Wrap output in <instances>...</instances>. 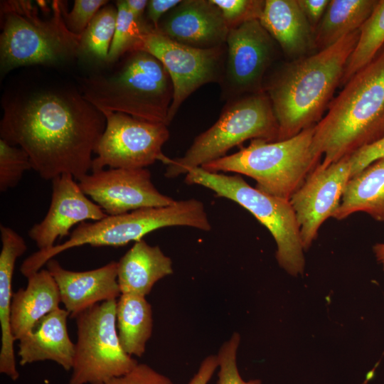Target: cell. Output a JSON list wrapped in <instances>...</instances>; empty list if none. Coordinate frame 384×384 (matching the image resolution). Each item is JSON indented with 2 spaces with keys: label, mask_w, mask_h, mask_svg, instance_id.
Instances as JSON below:
<instances>
[{
  "label": "cell",
  "mask_w": 384,
  "mask_h": 384,
  "mask_svg": "<svg viewBox=\"0 0 384 384\" xmlns=\"http://www.w3.org/2000/svg\"><path fill=\"white\" fill-rule=\"evenodd\" d=\"M2 107L1 139L23 149L42 178L70 174L79 181L89 174L106 118L82 94L39 89L9 97Z\"/></svg>",
  "instance_id": "cell-1"
},
{
  "label": "cell",
  "mask_w": 384,
  "mask_h": 384,
  "mask_svg": "<svg viewBox=\"0 0 384 384\" xmlns=\"http://www.w3.org/2000/svg\"><path fill=\"white\" fill-rule=\"evenodd\" d=\"M359 30L316 53L299 58L272 78L264 90L278 124L277 141L289 139L315 125L341 82Z\"/></svg>",
  "instance_id": "cell-2"
},
{
  "label": "cell",
  "mask_w": 384,
  "mask_h": 384,
  "mask_svg": "<svg viewBox=\"0 0 384 384\" xmlns=\"http://www.w3.org/2000/svg\"><path fill=\"white\" fill-rule=\"evenodd\" d=\"M384 136V49L354 74L314 126L312 146L326 167Z\"/></svg>",
  "instance_id": "cell-3"
},
{
  "label": "cell",
  "mask_w": 384,
  "mask_h": 384,
  "mask_svg": "<svg viewBox=\"0 0 384 384\" xmlns=\"http://www.w3.org/2000/svg\"><path fill=\"white\" fill-rule=\"evenodd\" d=\"M107 75L81 80V94L102 112H120L168 126L174 97L171 79L164 65L142 50L127 53Z\"/></svg>",
  "instance_id": "cell-4"
},
{
  "label": "cell",
  "mask_w": 384,
  "mask_h": 384,
  "mask_svg": "<svg viewBox=\"0 0 384 384\" xmlns=\"http://www.w3.org/2000/svg\"><path fill=\"white\" fill-rule=\"evenodd\" d=\"M51 13L43 19L31 1H1L2 74L21 66L55 65L79 55L80 35L67 27L61 1H52Z\"/></svg>",
  "instance_id": "cell-5"
},
{
  "label": "cell",
  "mask_w": 384,
  "mask_h": 384,
  "mask_svg": "<svg viewBox=\"0 0 384 384\" xmlns=\"http://www.w3.org/2000/svg\"><path fill=\"white\" fill-rule=\"evenodd\" d=\"M170 226H188L209 231V222L203 203L191 198L176 201L171 205L146 208L117 215H107L93 223L79 224L69 238L48 250H38L22 263L20 271L27 277L43 269L57 255L76 247H120L143 239L148 233Z\"/></svg>",
  "instance_id": "cell-6"
},
{
  "label": "cell",
  "mask_w": 384,
  "mask_h": 384,
  "mask_svg": "<svg viewBox=\"0 0 384 384\" xmlns=\"http://www.w3.org/2000/svg\"><path fill=\"white\" fill-rule=\"evenodd\" d=\"M314 126L285 140L252 139L248 146L201 167L247 176L256 181L257 190L289 200L320 164L312 146Z\"/></svg>",
  "instance_id": "cell-7"
},
{
  "label": "cell",
  "mask_w": 384,
  "mask_h": 384,
  "mask_svg": "<svg viewBox=\"0 0 384 384\" xmlns=\"http://www.w3.org/2000/svg\"><path fill=\"white\" fill-rule=\"evenodd\" d=\"M278 124L265 90L227 101L218 120L197 136L185 154L167 158L164 176L175 178L193 168L220 159L248 139L277 140Z\"/></svg>",
  "instance_id": "cell-8"
},
{
  "label": "cell",
  "mask_w": 384,
  "mask_h": 384,
  "mask_svg": "<svg viewBox=\"0 0 384 384\" xmlns=\"http://www.w3.org/2000/svg\"><path fill=\"white\" fill-rule=\"evenodd\" d=\"M185 182L209 188L218 196L232 200L247 210L274 238L279 265L292 276L303 274L304 250L299 226L289 200L252 187L239 174L209 172L201 167L190 169L186 174Z\"/></svg>",
  "instance_id": "cell-9"
},
{
  "label": "cell",
  "mask_w": 384,
  "mask_h": 384,
  "mask_svg": "<svg viewBox=\"0 0 384 384\" xmlns=\"http://www.w3.org/2000/svg\"><path fill=\"white\" fill-rule=\"evenodd\" d=\"M116 304L117 299L99 303L74 317L77 341L68 384H106L137 365L120 344Z\"/></svg>",
  "instance_id": "cell-10"
},
{
  "label": "cell",
  "mask_w": 384,
  "mask_h": 384,
  "mask_svg": "<svg viewBox=\"0 0 384 384\" xmlns=\"http://www.w3.org/2000/svg\"><path fill=\"white\" fill-rule=\"evenodd\" d=\"M133 50H142L156 58L169 73L174 97L169 110L168 125L183 102L196 90L210 82L220 83L226 58V44L200 49L188 46L152 29L143 33Z\"/></svg>",
  "instance_id": "cell-11"
},
{
  "label": "cell",
  "mask_w": 384,
  "mask_h": 384,
  "mask_svg": "<svg viewBox=\"0 0 384 384\" xmlns=\"http://www.w3.org/2000/svg\"><path fill=\"white\" fill-rule=\"evenodd\" d=\"M105 131L96 147L92 171L104 169H142L167 159L162 147L169 138L167 125L112 112H102Z\"/></svg>",
  "instance_id": "cell-12"
},
{
  "label": "cell",
  "mask_w": 384,
  "mask_h": 384,
  "mask_svg": "<svg viewBox=\"0 0 384 384\" xmlns=\"http://www.w3.org/2000/svg\"><path fill=\"white\" fill-rule=\"evenodd\" d=\"M274 40L258 19L231 28L226 40V58L220 83L227 101L264 90V78L275 53Z\"/></svg>",
  "instance_id": "cell-13"
},
{
  "label": "cell",
  "mask_w": 384,
  "mask_h": 384,
  "mask_svg": "<svg viewBox=\"0 0 384 384\" xmlns=\"http://www.w3.org/2000/svg\"><path fill=\"white\" fill-rule=\"evenodd\" d=\"M78 182L82 191L107 215L176 202L154 186L146 168L104 169L87 174Z\"/></svg>",
  "instance_id": "cell-14"
},
{
  "label": "cell",
  "mask_w": 384,
  "mask_h": 384,
  "mask_svg": "<svg viewBox=\"0 0 384 384\" xmlns=\"http://www.w3.org/2000/svg\"><path fill=\"white\" fill-rule=\"evenodd\" d=\"M351 177L349 156L326 167L319 164L290 198L304 250L316 238L322 223L338 209Z\"/></svg>",
  "instance_id": "cell-15"
},
{
  "label": "cell",
  "mask_w": 384,
  "mask_h": 384,
  "mask_svg": "<svg viewBox=\"0 0 384 384\" xmlns=\"http://www.w3.org/2000/svg\"><path fill=\"white\" fill-rule=\"evenodd\" d=\"M51 201L44 218L29 230V238L38 250L55 246L58 239L70 235L71 228L86 220H100L107 215L81 189L70 174H62L52 181Z\"/></svg>",
  "instance_id": "cell-16"
},
{
  "label": "cell",
  "mask_w": 384,
  "mask_h": 384,
  "mask_svg": "<svg viewBox=\"0 0 384 384\" xmlns=\"http://www.w3.org/2000/svg\"><path fill=\"white\" fill-rule=\"evenodd\" d=\"M157 31L178 43L200 49L226 44L229 28L211 0H181L161 19Z\"/></svg>",
  "instance_id": "cell-17"
},
{
  "label": "cell",
  "mask_w": 384,
  "mask_h": 384,
  "mask_svg": "<svg viewBox=\"0 0 384 384\" xmlns=\"http://www.w3.org/2000/svg\"><path fill=\"white\" fill-rule=\"evenodd\" d=\"M46 266L58 285L61 303L72 318L95 304L117 299L121 295L116 261L80 272L63 268L54 258Z\"/></svg>",
  "instance_id": "cell-18"
},
{
  "label": "cell",
  "mask_w": 384,
  "mask_h": 384,
  "mask_svg": "<svg viewBox=\"0 0 384 384\" xmlns=\"http://www.w3.org/2000/svg\"><path fill=\"white\" fill-rule=\"evenodd\" d=\"M69 316L65 309L59 307L45 316L18 340V356L21 366L52 361L67 371L72 369L75 343L68 331Z\"/></svg>",
  "instance_id": "cell-19"
},
{
  "label": "cell",
  "mask_w": 384,
  "mask_h": 384,
  "mask_svg": "<svg viewBox=\"0 0 384 384\" xmlns=\"http://www.w3.org/2000/svg\"><path fill=\"white\" fill-rule=\"evenodd\" d=\"M0 326L1 345L0 373L15 381L19 378L14 354V339L11 327L12 279L17 259L27 250L23 238L12 228L0 225Z\"/></svg>",
  "instance_id": "cell-20"
},
{
  "label": "cell",
  "mask_w": 384,
  "mask_h": 384,
  "mask_svg": "<svg viewBox=\"0 0 384 384\" xmlns=\"http://www.w3.org/2000/svg\"><path fill=\"white\" fill-rule=\"evenodd\" d=\"M27 286L13 294L11 327L18 341L31 331L45 316L59 308L61 303L58 285L47 269L28 277Z\"/></svg>",
  "instance_id": "cell-21"
},
{
  "label": "cell",
  "mask_w": 384,
  "mask_h": 384,
  "mask_svg": "<svg viewBox=\"0 0 384 384\" xmlns=\"http://www.w3.org/2000/svg\"><path fill=\"white\" fill-rule=\"evenodd\" d=\"M171 259L157 246L137 241L117 262L121 294L146 297L154 285L173 273Z\"/></svg>",
  "instance_id": "cell-22"
},
{
  "label": "cell",
  "mask_w": 384,
  "mask_h": 384,
  "mask_svg": "<svg viewBox=\"0 0 384 384\" xmlns=\"http://www.w3.org/2000/svg\"><path fill=\"white\" fill-rule=\"evenodd\" d=\"M259 21L289 57L304 55L314 43L311 26L297 0H266Z\"/></svg>",
  "instance_id": "cell-23"
},
{
  "label": "cell",
  "mask_w": 384,
  "mask_h": 384,
  "mask_svg": "<svg viewBox=\"0 0 384 384\" xmlns=\"http://www.w3.org/2000/svg\"><path fill=\"white\" fill-rule=\"evenodd\" d=\"M356 212L384 221V157L348 180L333 218L343 220Z\"/></svg>",
  "instance_id": "cell-24"
},
{
  "label": "cell",
  "mask_w": 384,
  "mask_h": 384,
  "mask_svg": "<svg viewBox=\"0 0 384 384\" xmlns=\"http://www.w3.org/2000/svg\"><path fill=\"white\" fill-rule=\"evenodd\" d=\"M116 326L124 351L142 357L153 331L152 307L146 297L121 294L116 304Z\"/></svg>",
  "instance_id": "cell-25"
},
{
  "label": "cell",
  "mask_w": 384,
  "mask_h": 384,
  "mask_svg": "<svg viewBox=\"0 0 384 384\" xmlns=\"http://www.w3.org/2000/svg\"><path fill=\"white\" fill-rule=\"evenodd\" d=\"M375 0H332L318 26L314 44L319 50L360 29L375 8Z\"/></svg>",
  "instance_id": "cell-26"
},
{
  "label": "cell",
  "mask_w": 384,
  "mask_h": 384,
  "mask_svg": "<svg viewBox=\"0 0 384 384\" xmlns=\"http://www.w3.org/2000/svg\"><path fill=\"white\" fill-rule=\"evenodd\" d=\"M383 45L384 0H379L359 29L358 41L347 61L341 82L346 84L354 74L369 64Z\"/></svg>",
  "instance_id": "cell-27"
},
{
  "label": "cell",
  "mask_w": 384,
  "mask_h": 384,
  "mask_svg": "<svg viewBox=\"0 0 384 384\" xmlns=\"http://www.w3.org/2000/svg\"><path fill=\"white\" fill-rule=\"evenodd\" d=\"M117 16V7L109 3L98 11L80 35L79 55L107 63Z\"/></svg>",
  "instance_id": "cell-28"
},
{
  "label": "cell",
  "mask_w": 384,
  "mask_h": 384,
  "mask_svg": "<svg viewBox=\"0 0 384 384\" xmlns=\"http://www.w3.org/2000/svg\"><path fill=\"white\" fill-rule=\"evenodd\" d=\"M116 7L115 31L107 58L110 64L117 63L124 55L132 51L143 33L154 29L146 19L136 18L129 11L124 0L117 1Z\"/></svg>",
  "instance_id": "cell-29"
},
{
  "label": "cell",
  "mask_w": 384,
  "mask_h": 384,
  "mask_svg": "<svg viewBox=\"0 0 384 384\" xmlns=\"http://www.w3.org/2000/svg\"><path fill=\"white\" fill-rule=\"evenodd\" d=\"M32 169L28 154L0 139V191L14 188L26 171Z\"/></svg>",
  "instance_id": "cell-30"
},
{
  "label": "cell",
  "mask_w": 384,
  "mask_h": 384,
  "mask_svg": "<svg viewBox=\"0 0 384 384\" xmlns=\"http://www.w3.org/2000/svg\"><path fill=\"white\" fill-rule=\"evenodd\" d=\"M240 336L234 332L220 347L217 354L218 360V384H262L260 380H244L237 364L238 350Z\"/></svg>",
  "instance_id": "cell-31"
},
{
  "label": "cell",
  "mask_w": 384,
  "mask_h": 384,
  "mask_svg": "<svg viewBox=\"0 0 384 384\" xmlns=\"http://www.w3.org/2000/svg\"><path fill=\"white\" fill-rule=\"evenodd\" d=\"M220 10L229 30L242 23L258 19L265 1L260 0H211Z\"/></svg>",
  "instance_id": "cell-32"
},
{
  "label": "cell",
  "mask_w": 384,
  "mask_h": 384,
  "mask_svg": "<svg viewBox=\"0 0 384 384\" xmlns=\"http://www.w3.org/2000/svg\"><path fill=\"white\" fill-rule=\"evenodd\" d=\"M106 0H75L70 12L66 4L61 1V10L64 21L73 33L81 35L98 11L107 4Z\"/></svg>",
  "instance_id": "cell-33"
},
{
  "label": "cell",
  "mask_w": 384,
  "mask_h": 384,
  "mask_svg": "<svg viewBox=\"0 0 384 384\" xmlns=\"http://www.w3.org/2000/svg\"><path fill=\"white\" fill-rule=\"evenodd\" d=\"M106 384H174L170 378L146 363H137L127 373L113 378Z\"/></svg>",
  "instance_id": "cell-34"
},
{
  "label": "cell",
  "mask_w": 384,
  "mask_h": 384,
  "mask_svg": "<svg viewBox=\"0 0 384 384\" xmlns=\"http://www.w3.org/2000/svg\"><path fill=\"white\" fill-rule=\"evenodd\" d=\"M383 157H384V136L378 140L358 149L349 156L351 164V177Z\"/></svg>",
  "instance_id": "cell-35"
},
{
  "label": "cell",
  "mask_w": 384,
  "mask_h": 384,
  "mask_svg": "<svg viewBox=\"0 0 384 384\" xmlns=\"http://www.w3.org/2000/svg\"><path fill=\"white\" fill-rule=\"evenodd\" d=\"M181 0H149L146 7L147 21L156 30L163 16L180 4Z\"/></svg>",
  "instance_id": "cell-36"
},
{
  "label": "cell",
  "mask_w": 384,
  "mask_h": 384,
  "mask_svg": "<svg viewBox=\"0 0 384 384\" xmlns=\"http://www.w3.org/2000/svg\"><path fill=\"white\" fill-rule=\"evenodd\" d=\"M310 25L316 24L322 18L330 2L329 0H297Z\"/></svg>",
  "instance_id": "cell-37"
},
{
  "label": "cell",
  "mask_w": 384,
  "mask_h": 384,
  "mask_svg": "<svg viewBox=\"0 0 384 384\" xmlns=\"http://www.w3.org/2000/svg\"><path fill=\"white\" fill-rule=\"evenodd\" d=\"M218 368L217 355H209L201 362L198 371L191 379L188 384H208L214 372Z\"/></svg>",
  "instance_id": "cell-38"
},
{
  "label": "cell",
  "mask_w": 384,
  "mask_h": 384,
  "mask_svg": "<svg viewBox=\"0 0 384 384\" xmlns=\"http://www.w3.org/2000/svg\"><path fill=\"white\" fill-rule=\"evenodd\" d=\"M124 1L129 11L136 18L145 19L144 13L148 4L147 0H124Z\"/></svg>",
  "instance_id": "cell-39"
},
{
  "label": "cell",
  "mask_w": 384,
  "mask_h": 384,
  "mask_svg": "<svg viewBox=\"0 0 384 384\" xmlns=\"http://www.w3.org/2000/svg\"><path fill=\"white\" fill-rule=\"evenodd\" d=\"M373 250L377 261L384 265V243L375 244Z\"/></svg>",
  "instance_id": "cell-40"
},
{
  "label": "cell",
  "mask_w": 384,
  "mask_h": 384,
  "mask_svg": "<svg viewBox=\"0 0 384 384\" xmlns=\"http://www.w3.org/2000/svg\"><path fill=\"white\" fill-rule=\"evenodd\" d=\"M46 2L47 1H37V4H38L40 9H42L44 11H49V10L48 9L49 8L48 7Z\"/></svg>",
  "instance_id": "cell-41"
},
{
  "label": "cell",
  "mask_w": 384,
  "mask_h": 384,
  "mask_svg": "<svg viewBox=\"0 0 384 384\" xmlns=\"http://www.w3.org/2000/svg\"><path fill=\"white\" fill-rule=\"evenodd\" d=\"M383 272H384V265H383Z\"/></svg>",
  "instance_id": "cell-42"
}]
</instances>
